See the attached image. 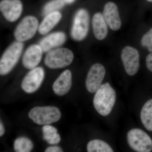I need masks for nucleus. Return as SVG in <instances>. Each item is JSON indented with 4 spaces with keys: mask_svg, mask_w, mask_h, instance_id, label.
<instances>
[{
    "mask_svg": "<svg viewBox=\"0 0 152 152\" xmlns=\"http://www.w3.org/2000/svg\"><path fill=\"white\" fill-rule=\"evenodd\" d=\"M38 26L37 19L33 16H27L23 19L17 26L14 32V37L19 42L27 41L34 36Z\"/></svg>",
    "mask_w": 152,
    "mask_h": 152,
    "instance_id": "7",
    "label": "nucleus"
},
{
    "mask_svg": "<svg viewBox=\"0 0 152 152\" xmlns=\"http://www.w3.org/2000/svg\"><path fill=\"white\" fill-rule=\"evenodd\" d=\"M5 133V129L1 121L0 123V136L2 137Z\"/></svg>",
    "mask_w": 152,
    "mask_h": 152,
    "instance_id": "26",
    "label": "nucleus"
},
{
    "mask_svg": "<svg viewBox=\"0 0 152 152\" xmlns=\"http://www.w3.org/2000/svg\"><path fill=\"white\" fill-rule=\"evenodd\" d=\"M61 18V14L58 11L46 15L38 28L39 34L41 35L48 34L58 23Z\"/></svg>",
    "mask_w": 152,
    "mask_h": 152,
    "instance_id": "17",
    "label": "nucleus"
},
{
    "mask_svg": "<svg viewBox=\"0 0 152 152\" xmlns=\"http://www.w3.org/2000/svg\"><path fill=\"white\" fill-rule=\"evenodd\" d=\"M127 139L130 147L138 152H150L152 150V140L146 133L139 129H134L127 133Z\"/></svg>",
    "mask_w": 152,
    "mask_h": 152,
    "instance_id": "6",
    "label": "nucleus"
},
{
    "mask_svg": "<svg viewBox=\"0 0 152 152\" xmlns=\"http://www.w3.org/2000/svg\"><path fill=\"white\" fill-rule=\"evenodd\" d=\"M0 10L5 18L9 22L16 21L23 11V5L20 0H2Z\"/></svg>",
    "mask_w": 152,
    "mask_h": 152,
    "instance_id": "11",
    "label": "nucleus"
},
{
    "mask_svg": "<svg viewBox=\"0 0 152 152\" xmlns=\"http://www.w3.org/2000/svg\"><path fill=\"white\" fill-rule=\"evenodd\" d=\"M34 145L31 141L25 137H20L15 140L14 149L17 152H29L33 150Z\"/></svg>",
    "mask_w": 152,
    "mask_h": 152,
    "instance_id": "21",
    "label": "nucleus"
},
{
    "mask_svg": "<svg viewBox=\"0 0 152 152\" xmlns=\"http://www.w3.org/2000/svg\"><path fill=\"white\" fill-rule=\"evenodd\" d=\"M90 16L85 9H80L76 12L73 20L71 36L73 39L80 42L88 35L89 29Z\"/></svg>",
    "mask_w": 152,
    "mask_h": 152,
    "instance_id": "5",
    "label": "nucleus"
},
{
    "mask_svg": "<svg viewBox=\"0 0 152 152\" xmlns=\"http://www.w3.org/2000/svg\"><path fill=\"white\" fill-rule=\"evenodd\" d=\"M43 52L39 45H33L30 46L23 56V65L28 69L31 70L37 67L42 60Z\"/></svg>",
    "mask_w": 152,
    "mask_h": 152,
    "instance_id": "13",
    "label": "nucleus"
},
{
    "mask_svg": "<svg viewBox=\"0 0 152 152\" xmlns=\"http://www.w3.org/2000/svg\"><path fill=\"white\" fill-rule=\"evenodd\" d=\"M115 90L108 83L102 85L95 94L93 100L97 112L101 115L106 116L110 113L116 101Z\"/></svg>",
    "mask_w": 152,
    "mask_h": 152,
    "instance_id": "1",
    "label": "nucleus"
},
{
    "mask_svg": "<svg viewBox=\"0 0 152 152\" xmlns=\"http://www.w3.org/2000/svg\"><path fill=\"white\" fill-rule=\"evenodd\" d=\"M146 1L149 2H152V0H146Z\"/></svg>",
    "mask_w": 152,
    "mask_h": 152,
    "instance_id": "28",
    "label": "nucleus"
},
{
    "mask_svg": "<svg viewBox=\"0 0 152 152\" xmlns=\"http://www.w3.org/2000/svg\"><path fill=\"white\" fill-rule=\"evenodd\" d=\"M72 86V73L69 70H66L55 81L53 85V90L58 96H64L69 92Z\"/></svg>",
    "mask_w": 152,
    "mask_h": 152,
    "instance_id": "15",
    "label": "nucleus"
},
{
    "mask_svg": "<svg viewBox=\"0 0 152 152\" xmlns=\"http://www.w3.org/2000/svg\"><path fill=\"white\" fill-rule=\"evenodd\" d=\"M62 1L66 4H71L75 2L76 0H62Z\"/></svg>",
    "mask_w": 152,
    "mask_h": 152,
    "instance_id": "27",
    "label": "nucleus"
},
{
    "mask_svg": "<svg viewBox=\"0 0 152 152\" xmlns=\"http://www.w3.org/2000/svg\"><path fill=\"white\" fill-rule=\"evenodd\" d=\"M121 56L126 73L129 76L135 75L140 66V55L138 50L126 46L122 50Z\"/></svg>",
    "mask_w": 152,
    "mask_h": 152,
    "instance_id": "8",
    "label": "nucleus"
},
{
    "mask_svg": "<svg viewBox=\"0 0 152 152\" xmlns=\"http://www.w3.org/2000/svg\"><path fill=\"white\" fill-rule=\"evenodd\" d=\"M66 37L63 32L52 33L40 41L39 45L43 52L47 53L53 49L59 47L66 42Z\"/></svg>",
    "mask_w": 152,
    "mask_h": 152,
    "instance_id": "14",
    "label": "nucleus"
},
{
    "mask_svg": "<svg viewBox=\"0 0 152 152\" xmlns=\"http://www.w3.org/2000/svg\"><path fill=\"white\" fill-rule=\"evenodd\" d=\"M92 26L95 38L99 41L104 39L108 34L109 27L102 13L98 12L94 14Z\"/></svg>",
    "mask_w": 152,
    "mask_h": 152,
    "instance_id": "16",
    "label": "nucleus"
},
{
    "mask_svg": "<svg viewBox=\"0 0 152 152\" xmlns=\"http://www.w3.org/2000/svg\"><path fill=\"white\" fill-rule=\"evenodd\" d=\"M104 18L109 28L118 31L121 27L122 22L118 8L115 3L108 1L105 4L103 12Z\"/></svg>",
    "mask_w": 152,
    "mask_h": 152,
    "instance_id": "12",
    "label": "nucleus"
},
{
    "mask_svg": "<svg viewBox=\"0 0 152 152\" xmlns=\"http://www.w3.org/2000/svg\"><path fill=\"white\" fill-rule=\"evenodd\" d=\"M88 152H113L111 147L103 141L94 140L88 143L87 147Z\"/></svg>",
    "mask_w": 152,
    "mask_h": 152,
    "instance_id": "20",
    "label": "nucleus"
},
{
    "mask_svg": "<svg viewBox=\"0 0 152 152\" xmlns=\"http://www.w3.org/2000/svg\"><path fill=\"white\" fill-rule=\"evenodd\" d=\"M141 44L149 51L152 52V28L142 36L141 39Z\"/></svg>",
    "mask_w": 152,
    "mask_h": 152,
    "instance_id": "23",
    "label": "nucleus"
},
{
    "mask_svg": "<svg viewBox=\"0 0 152 152\" xmlns=\"http://www.w3.org/2000/svg\"><path fill=\"white\" fill-rule=\"evenodd\" d=\"M65 3L62 0H53L47 3L44 7L43 13L45 15L58 11L64 7Z\"/></svg>",
    "mask_w": 152,
    "mask_h": 152,
    "instance_id": "22",
    "label": "nucleus"
},
{
    "mask_svg": "<svg viewBox=\"0 0 152 152\" xmlns=\"http://www.w3.org/2000/svg\"><path fill=\"white\" fill-rule=\"evenodd\" d=\"M28 116L37 124L45 125L59 121L61 114L59 109L53 106L36 107L31 110Z\"/></svg>",
    "mask_w": 152,
    "mask_h": 152,
    "instance_id": "3",
    "label": "nucleus"
},
{
    "mask_svg": "<svg viewBox=\"0 0 152 152\" xmlns=\"http://www.w3.org/2000/svg\"><path fill=\"white\" fill-rule=\"evenodd\" d=\"M73 53L66 48H60L50 51L45 59V64L52 69H61L70 65L73 61Z\"/></svg>",
    "mask_w": 152,
    "mask_h": 152,
    "instance_id": "4",
    "label": "nucleus"
},
{
    "mask_svg": "<svg viewBox=\"0 0 152 152\" xmlns=\"http://www.w3.org/2000/svg\"><path fill=\"white\" fill-rule=\"evenodd\" d=\"M45 75V71L41 67L31 70L25 76L22 82V88L28 94L35 92L42 85Z\"/></svg>",
    "mask_w": 152,
    "mask_h": 152,
    "instance_id": "10",
    "label": "nucleus"
},
{
    "mask_svg": "<svg viewBox=\"0 0 152 152\" xmlns=\"http://www.w3.org/2000/svg\"><path fill=\"white\" fill-rule=\"evenodd\" d=\"M105 74V69L102 64L96 63L91 67L86 81V88L89 92H96L99 88Z\"/></svg>",
    "mask_w": 152,
    "mask_h": 152,
    "instance_id": "9",
    "label": "nucleus"
},
{
    "mask_svg": "<svg viewBox=\"0 0 152 152\" xmlns=\"http://www.w3.org/2000/svg\"><path fill=\"white\" fill-rule=\"evenodd\" d=\"M43 138L50 145H56L61 141V137L56 128L49 125H45L42 128Z\"/></svg>",
    "mask_w": 152,
    "mask_h": 152,
    "instance_id": "19",
    "label": "nucleus"
},
{
    "mask_svg": "<svg viewBox=\"0 0 152 152\" xmlns=\"http://www.w3.org/2000/svg\"><path fill=\"white\" fill-rule=\"evenodd\" d=\"M45 152H62L63 150L59 147L58 146H51L47 148L45 151Z\"/></svg>",
    "mask_w": 152,
    "mask_h": 152,
    "instance_id": "25",
    "label": "nucleus"
},
{
    "mask_svg": "<svg viewBox=\"0 0 152 152\" xmlns=\"http://www.w3.org/2000/svg\"><path fill=\"white\" fill-rule=\"evenodd\" d=\"M24 45L22 42L16 41L7 48L0 60V74L5 75L9 74L18 61Z\"/></svg>",
    "mask_w": 152,
    "mask_h": 152,
    "instance_id": "2",
    "label": "nucleus"
},
{
    "mask_svg": "<svg viewBox=\"0 0 152 152\" xmlns=\"http://www.w3.org/2000/svg\"><path fill=\"white\" fill-rule=\"evenodd\" d=\"M141 120L146 129L152 132V99L145 104L140 113Z\"/></svg>",
    "mask_w": 152,
    "mask_h": 152,
    "instance_id": "18",
    "label": "nucleus"
},
{
    "mask_svg": "<svg viewBox=\"0 0 152 152\" xmlns=\"http://www.w3.org/2000/svg\"><path fill=\"white\" fill-rule=\"evenodd\" d=\"M146 64L148 69L152 72V52L147 56L146 58Z\"/></svg>",
    "mask_w": 152,
    "mask_h": 152,
    "instance_id": "24",
    "label": "nucleus"
}]
</instances>
